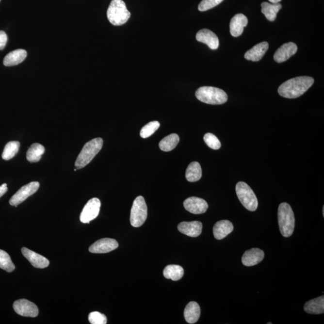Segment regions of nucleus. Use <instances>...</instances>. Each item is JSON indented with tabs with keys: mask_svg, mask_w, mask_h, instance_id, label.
I'll return each mask as SVG.
<instances>
[{
	"mask_svg": "<svg viewBox=\"0 0 324 324\" xmlns=\"http://www.w3.org/2000/svg\"><path fill=\"white\" fill-rule=\"evenodd\" d=\"M313 83V78L307 76L292 78L283 83L278 87V93L285 98L299 97L312 87Z\"/></svg>",
	"mask_w": 324,
	"mask_h": 324,
	"instance_id": "1",
	"label": "nucleus"
},
{
	"mask_svg": "<svg viewBox=\"0 0 324 324\" xmlns=\"http://www.w3.org/2000/svg\"><path fill=\"white\" fill-rule=\"evenodd\" d=\"M278 223L283 237H290L292 235L295 227L294 214L291 207L286 202L278 207Z\"/></svg>",
	"mask_w": 324,
	"mask_h": 324,
	"instance_id": "2",
	"label": "nucleus"
},
{
	"mask_svg": "<svg viewBox=\"0 0 324 324\" xmlns=\"http://www.w3.org/2000/svg\"><path fill=\"white\" fill-rule=\"evenodd\" d=\"M103 145V141L100 138L93 139L86 143L76 161V168L80 169L84 168L88 164H89L95 158V156L99 153Z\"/></svg>",
	"mask_w": 324,
	"mask_h": 324,
	"instance_id": "3",
	"label": "nucleus"
},
{
	"mask_svg": "<svg viewBox=\"0 0 324 324\" xmlns=\"http://www.w3.org/2000/svg\"><path fill=\"white\" fill-rule=\"evenodd\" d=\"M196 97L202 102L210 105H222L227 100L224 90L213 87H202L197 90Z\"/></svg>",
	"mask_w": 324,
	"mask_h": 324,
	"instance_id": "4",
	"label": "nucleus"
},
{
	"mask_svg": "<svg viewBox=\"0 0 324 324\" xmlns=\"http://www.w3.org/2000/svg\"><path fill=\"white\" fill-rule=\"evenodd\" d=\"M107 17L111 24L120 26L127 22L130 13L123 0H113L108 9Z\"/></svg>",
	"mask_w": 324,
	"mask_h": 324,
	"instance_id": "5",
	"label": "nucleus"
},
{
	"mask_svg": "<svg viewBox=\"0 0 324 324\" xmlns=\"http://www.w3.org/2000/svg\"><path fill=\"white\" fill-rule=\"evenodd\" d=\"M236 193L243 206L250 211H255L258 206V201L254 191L244 182L240 181L237 184Z\"/></svg>",
	"mask_w": 324,
	"mask_h": 324,
	"instance_id": "6",
	"label": "nucleus"
},
{
	"mask_svg": "<svg viewBox=\"0 0 324 324\" xmlns=\"http://www.w3.org/2000/svg\"><path fill=\"white\" fill-rule=\"evenodd\" d=\"M147 218V206L145 199L141 196L135 199L130 212V224L131 226L138 227L144 224Z\"/></svg>",
	"mask_w": 324,
	"mask_h": 324,
	"instance_id": "7",
	"label": "nucleus"
},
{
	"mask_svg": "<svg viewBox=\"0 0 324 324\" xmlns=\"http://www.w3.org/2000/svg\"><path fill=\"white\" fill-rule=\"evenodd\" d=\"M100 206V201L97 197L89 200L81 212V222L83 224H89L91 221L95 219L99 214Z\"/></svg>",
	"mask_w": 324,
	"mask_h": 324,
	"instance_id": "8",
	"label": "nucleus"
},
{
	"mask_svg": "<svg viewBox=\"0 0 324 324\" xmlns=\"http://www.w3.org/2000/svg\"><path fill=\"white\" fill-rule=\"evenodd\" d=\"M39 183L37 181H33L22 187L10 199V204L12 206L16 207L19 204L23 202L25 199H27L28 197L35 194L39 189Z\"/></svg>",
	"mask_w": 324,
	"mask_h": 324,
	"instance_id": "9",
	"label": "nucleus"
},
{
	"mask_svg": "<svg viewBox=\"0 0 324 324\" xmlns=\"http://www.w3.org/2000/svg\"><path fill=\"white\" fill-rule=\"evenodd\" d=\"M14 308L15 312L25 317L35 318L39 315V309L37 306L26 299L15 301Z\"/></svg>",
	"mask_w": 324,
	"mask_h": 324,
	"instance_id": "10",
	"label": "nucleus"
},
{
	"mask_svg": "<svg viewBox=\"0 0 324 324\" xmlns=\"http://www.w3.org/2000/svg\"><path fill=\"white\" fill-rule=\"evenodd\" d=\"M118 247V243L114 239H102L97 240L89 248V251L93 254H106L113 251Z\"/></svg>",
	"mask_w": 324,
	"mask_h": 324,
	"instance_id": "11",
	"label": "nucleus"
},
{
	"mask_svg": "<svg viewBox=\"0 0 324 324\" xmlns=\"http://www.w3.org/2000/svg\"><path fill=\"white\" fill-rule=\"evenodd\" d=\"M184 208L194 214H203L207 211L209 205L204 199L197 197H190L184 202Z\"/></svg>",
	"mask_w": 324,
	"mask_h": 324,
	"instance_id": "12",
	"label": "nucleus"
},
{
	"mask_svg": "<svg viewBox=\"0 0 324 324\" xmlns=\"http://www.w3.org/2000/svg\"><path fill=\"white\" fill-rule=\"evenodd\" d=\"M298 49L297 45L293 42L287 43L281 46L275 52L274 60L275 62L281 63L286 62L292 55L296 54Z\"/></svg>",
	"mask_w": 324,
	"mask_h": 324,
	"instance_id": "13",
	"label": "nucleus"
},
{
	"mask_svg": "<svg viewBox=\"0 0 324 324\" xmlns=\"http://www.w3.org/2000/svg\"><path fill=\"white\" fill-rule=\"evenodd\" d=\"M196 40L204 43L212 50H216L219 46V40L217 35L208 29L199 30L196 35Z\"/></svg>",
	"mask_w": 324,
	"mask_h": 324,
	"instance_id": "14",
	"label": "nucleus"
},
{
	"mask_svg": "<svg viewBox=\"0 0 324 324\" xmlns=\"http://www.w3.org/2000/svg\"><path fill=\"white\" fill-rule=\"evenodd\" d=\"M264 258V252L262 250L254 248L245 252L242 257L243 264L247 267L254 266L262 261Z\"/></svg>",
	"mask_w": 324,
	"mask_h": 324,
	"instance_id": "15",
	"label": "nucleus"
},
{
	"mask_svg": "<svg viewBox=\"0 0 324 324\" xmlns=\"http://www.w3.org/2000/svg\"><path fill=\"white\" fill-rule=\"evenodd\" d=\"M22 254L29 260L32 266L37 268H44L49 266V261L46 258L37 254L32 250L23 247L21 249Z\"/></svg>",
	"mask_w": 324,
	"mask_h": 324,
	"instance_id": "16",
	"label": "nucleus"
},
{
	"mask_svg": "<svg viewBox=\"0 0 324 324\" xmlns=\"http://www.w3.org/2000/svg\"><path fill=\"white\" fill-rule=\"evenodd\" d=\"M178 229L187 236L197 237L202 233V224L199 221L183 222L178 225Z\"/></svg>",
	"mask_w": 324,
	"mask_h": 324,
	"instance_id": "17",
	"label": "nucleus"
},
{
	"mask_svg": "<svg viewBox=\"0 0 324 324\" xmlns=\"http://www.w3.org/2000/svg\"><path fill=\"white\" fill-rule=\"evenodd\" d=\"M247 24L248 19L245 15L242 14L235 15L232 17L229 25L230 32L232 36L235 37L240 36Z\"/></svg>",
	"mask_w": 324,
	"mask_h": 324,
	"instance_id": "18",
	"label": "nucleus"
},
{
	"mask_svg": "<svg viewBox=\"0 0 324 324\" xmlns=\"http://www.w3.org/2000/svg\"><path fill=\"white\" fill-rule=\"evenodd\" d=\"M269 48V45L267 42L259 43L252 49L247 50L244 54L245 59L252 62H259L264 56L265 53Z\"/></svg>",
	"mask_w": 324,
	"mask_h": 324,
	"instance_id": "19",
	"label": "nucleus"
},
{
	"mask_svg": "<svg viewBox=\"0 0 324 324\" xmlns=\"http://www.w3.org/2000/svg\"><path fill=\"white\" fill-rule=\"evenodd\" d=\"M234 226L229 220H223L217 222L213 227V234L215 239L222 240L232 232Z\"/></svg>",
	"mask_w": 324,
	"mask_h": 324,
	"instance_id": "20",
	"label": "nucleus"
},
{
	"mask_svg": "<svg viewBox=\"0 0 324 324\" xmlns=\"http://www.w3.org/2000/svg\"><path fill=\"white\" fill-rule=\"evenodd\" d=\"M27 57V52L24 49L13 50L4 57L3 64L5 66H14L23 62Z\"/></svg>",
	"mask_w": 324,
	"mask_h": 324,
	"instance_id": "21",
	"label": "nucleus"
},
{
	"mask_svg": "<svg viewBox=\"0 0 324 324\" xmlns=\"http://www.w3.org/2000/svg\"><path fill=\"white\" fill-rule=\"evenodd\" d=\"M200 315L201 308L196 302L191 301L186 306L184 312L186 322L192 324L196 323L199 320Z\"/></svg>",
	"mask_w": 324,
	"mask_h": 324,
	"instance_id": "22",
	"label": "nucleus"
},
{
	"mask_svg": "<svg viewBox=\"0 0 324 324\" xmlns=\"http://www.w3.org/2000/svg\"><path fill=\"white\" fill-rule=\"evenodd\" d=\"M304 310L306 313L312 314V315H320V314L324 313V295L308 301L304 306Z\"/></svg>",
	"mask_w": 324,
	"mask_h": 324,
	"instance_id": "23",
	"label": "nucleus"
},
{
	"mask_svg": "<svg viewBox=\"0 0 324 324\" xmlns=\"http://www.w3.org/2000/svg\"><path fill=\"white\" fill-rule=\"evenodd\" d=\"M280 3L270 4L269 2H263L261 4V11L269 21H274L276 19L277 14L282 8Z\"/></svg>",
	"mask_w": 324,
	"mask_h": 324,
	"instance_id": "24",
	"label": "nucleus"
},
{
	"mask_svg": "<svg viewBox=\"0 0 324 324\" xmlns=\"http://www.w3.org/2000/svg\"><path fill=\"white\" fill-rule=\"evenodd\" d=\"M202 177L201 165L197 162H193L189 164L186 169V178L189 182L199 181Z\"/></svg>",
	"mask_w": 324,
	"mask_h": 324,
	"instance_id": "25",
	"label": "nucleus"
},
{
	"mask_svg": "<svg viewBox=\"0 0 324 324\" xmlns=\"http://www.w3.org/2000/svg\"><path fill=\"white\" fill-rule=\"evenodd\" d=\"M164 277L174 281L181 279L184 275L183 268L177 265H169L164 268Z\"/></svg>",
	"mask_w": 324,
	"mask_h": 324,
	"instance_id": "26",
	"label": "nucleus"
},
{
	"mask_svg": "<svg viewBox=\"0 0 324 324\" xmlns=\"http://www.w3.org/2000/svg\"><path fill=\"white\" fill-rule=\"evenodd\" d=\"M45 151V147L41 144L38 143L32 144L27 151V159L28 161L32 163L39 162Z\"/></svg>",
	"mask_w": 324,
	"mask_h": 324,
	"instance_id": "27",
	"label": "nucleus"
},
{
	"mask_svg": "<svg viewBox=\"0 0 324 324\" xmlns=\"http://www.w3.org/2000/svg\"><path fill=\"white\" fill-rule=\"evenodd\" d=\"M179 141V136L177 134L172 133L162 139L159 143V148L165 152L172 151L178 145Z\"/></svg>",
	"mask_w": 324,
	"mask_h": 324,
	"instance_id": "28",
	"label": "nucleus"
},
{
	"mask_svg": "<svg viewBox=\"0 0 324 324\" xmlns=\"http://www.w3.org/2000/svg\"><path fill=\"white\" fill-rule=\"evenodd\" d=\"M20 143L18 141H11L5 146L2 154V158L5 161L11 160L18 153Z\"/></svg>",
	"mask_w": 324,
	"mask_h": 324,
	"instance_id": "29",
	"label": "nucleus"
},
{
	"mask_svg": "<svg viewBox=\"0 0 324 324\" xmlns=\"http://www.w3.org/2000/svg\"><path fill=\"white\" fill-rule=\"evenodd\" d=\"M0 268L7 272H14L15 266L12 262L11 257L4 250L0 249Z\"/></svg>",
	"mask_w": 324,
	"mask_h": 324,
	"instance_id": "30",
	"label": "nucleus"
},
{
	"mask_svg": "<svg viewBox=\"0 0 324 324\" xmlns=\"http://www.w3.org/2000/svg\"><path fill=\"white\" fill-rule=\"evenodd\" d=\"M160 127V123L159 121H154L146 124L142 128L140 131V136L143 138H147L150 137L153 134L158 130Z\"/></svg>",
	"mask_w": 324,
	"mask_h": 324,
	"instance_id": "31",
	"label": "nucleus"
},
{
	"mask_svg": "<svg viewBox=\"0 0 324 324\" xmlns=\"http://www.w3.org/2000/svg\"><path fill=\"white\" fill-rule=\"evenodd\" d=\"M205 143L212 150H219L221 147V143H220L219 139L216 136L211 133H207L204 136Z\"/></svg>",
	"mask_w": 324,
	"mask_h": 324,
	"instance_id": "32",
	"label": "nucleus"
},
{
	"mask_svg": "<svg viewBox=\"0 0 324 324\" xmlns=\"http://www.w3.org/2000/svg\"><path fill=\"white\" fill-rule=\"evenodd\" d=\"M88 320L92 324H106L107 323L106 316L98 312L90 313L88 316Z\"/></svg>",
	"mask_w": 324,
	"mask_h": 324,
	"instance_id": "33",
	"label": "nucleus"
},
{
	"mask_svg": "<svg viewBox=\"0 0 324 324\" xmlns=\"http://www.w3.org/2000/svg\"><path fill=\"white\" fill-rule=\"evenodd\" d=\"M224 0H202L198 6V10L201 12L208 11L221 3Z\"/></svg>",
	"mask_w": 324,
	"mask_h": 324,
	"instance_id": "34",
	"label": "nucleus"
},
{
	"mask_svg": "<svg viewBox=\"0 0 324 324\" xmlns=\"http://www.w3.org/2000/svg\"><path fill=\"white\" fill-rule=\"evenodd\" d=\"M7 35L3 31H0V50H3L7 42Z\"/></svg>",
	"mask_w": 324,
	"mask_h": 324,
	"instance_id": "35",
	"label": "nucleus"
},
{
	"mask_svg": "<svg viewBox=\"0 0 324 324\" xmlns=\"http://www.w3.org/2000/svg\"><path fill=\"white\" fill-rule=\"evenodd\" d=\"M7 190H8V189H7V185L6 183L2 184V185L0 186V197H1L5 194L6 193Z\"/></svg>",
	"mask_w": 324,
	"mask_h": 324,
	"instance_id": "36",
	"label": "nucleus"
},
{
	"mask_svg": "<svg viewBox=\"0 0 324 324\" xmlns=\"http://www.w3.org/2000/svg\"><path fill=\"white\" fill-rule=\"evenodd\" d=\"M268 1L272 2V4H277L279 3V2L282 1V0H268Z\"/></svg>",
	"mask_w": 324,
	"mask_h": 324,
	"instance_id": "37",
	"label": "nucleus"
},
{
	"mask_svg": "<svg viewBox=\"0 0 324 324\" xmlns=\"http://www.w3.org/2000/svg\"><path fill=\"white\" fill-rule=\"evenodd\" d=\"M323 216H324V207H323Z\"/></svg>",
	"mask_w": 324,
	"mask_h": 324,
	"instance_id": "38",
	"label": "nucleus"
},
{
	"mask_svg": "<svg viewBox=\"0 0 324 324\" xmlns=\"http://www.w3.org/2000/svg\"><path fill=\"white\" fill-rule=\"evenodd\" d=\"M0 1H1V0H0Z\"/></svg>",
	"mask_w": 324,
	"mask_h": 324,
	"instance_id": "39",
	"label": "nucleus"
}]
</instances>
